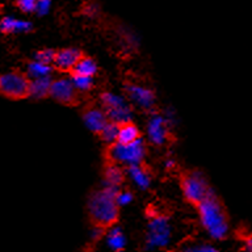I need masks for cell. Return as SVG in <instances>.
<instances>
[{"mask_svg": "<svg viewBox=\"0 0 252 252\" xmlns=\"http://www.w3.org/2000/svg\"><path fill=\"white\" fill-rule=\"evenodd\" d=\"M117 187H104L91 196L88 201V210L94 223H97L98 226H109L117 220Z\"/></svg>", "mask_w": 252, "mask_h": 252, "instance_id": "cell-1", "label": "cell"}, {"mask_svg": "<svg viewBox=\"0 0 252 252\" xmlns=\"http://www.w3.org/2000/svg\"><path fill=\"white\" fill-rule=\"evenodd\" d=\"M198 214L201 223L214 239H222L228 230L227 220L220 204L216 197L209 194L198 204Z\"/></svg>", "mask_w": 252, "mask_h": 252, "instance_id": "cell-2", "label": "cell"}, {"mask_svg": "<svg viewBox=\"0 0 252 252\" xmlns=\"http://www.w3.org/2000/svg\"><path fill=\"white\" fill-rule=\"evenodd\" d=\"M146 154L145 143L141 138L137 141L131 142V143H120L116 142L112 145L109 151L110 158L113 159L116 163L126 165H135L139 164Z\"/></svg>", "mask_w": 252, "mask_h": 252, "instance_id": "cell-3", "label": "cell"}, {"mask_svg": "<svg viewBox=\"0 0 252 252\" xmlns=\"http://www.w3.org/2000/svg\"><path fill=\"white\" fill-rule=\"evenodd\" d=\"M29 79L20 72L0 75V94L9 98H23L29 96Z\"/></svg>", "mask_w": 252, "mask_h": 252, "instance_id": "cell-4", "label": "cell"}, {"mask_svg": "<svg viewBox=\"0 0 252 252\" xmlns=\"http://www.w3.org/2000/svg\"><path fill=\"white\" fill-rule=\"evenodd\" d=\"M183 192L187 200L194 204H200L209 194H212L208 187V183L204 176L198 172L189 173L183 180Z\"/></svg>", "mask_w": 252, "mask_h": 252, "instance_id": "cell-5", "label": "cell"}, {"mask_svg": "<svg viewBox=\"0 0 252 252\" xmlns=\"http://www.w3.org/2000/svg\"><path fill=\"white\" fill-rule=\"evenodd\" d=\"M171 238V226L164 217H155L149 224V236H147V246L150 248L164 247Z\"/></svg>", "mask_w": 252, "mask_h": 252, "instance_id": "cell-6", "label": "cell"}, {"mask_svg": "<svg viewBox=\"0 0 252 252\" xmlns=\"http://www.w3.org/2000/svg\"><path fill=\"white\" fill-rule=\"evenodd\" d=\"M50 96L57 101L63 104H70L76 97V88L72 84V80L67 78H61L53 80L50 90Z\"/></svg>", "mask_w": 252, "mask_h": 252, "instance_id": "cell-7", "label": "cell"}, {"mask_svg": "<svg viewBox=\"0 0 252 252\" xmlns=\"http://www.w3.org/2000/svg\"><path fill=\"white\" fill-rule=\"evenodd\" d=\"M168 122L164 116L160 114H154L151 116L147 124V134L149 139L154 145H163L168 137Z\"/></svg>", "mask_w": 252, "mask_h": 252, "instance_id": "cell-8", "label": "cell"}, {"mask_svg": "<svg viewBox=\"0 0 252 252\" xmlns=\"http://www.w3.org/2000/svg\"><path fill=\"white\" fill-rule=\"evenodd\" d=\"M130 100L143 109H151L155 104V94L150 88L139 84H129L126 87Z\"/></svg>", "mask_w": 252, "mask_h": 252, "instance_id": "cell-9", "label": "cell"}, {"mask_svg": "<svg viewBox=\"0 0 252 252\" xmlns=\"http://www.w3.org/2000/svg\"><path fill=\"white\" fill-rule=\"evenodd\" d=\"M106 117L108 116L101 109H98V108H91V109L84 112L83 121H84L86 126L91 131H94V133H101L104 126L109 122L106 120Z\"/></svg>", "mask_w": 252, "mask_h": 252, "instance_id": "cell-10", "label": "cell"}, {"mask_svg": "<svg viewBox=\"0 0 252 252\" xmlns=\"http://www.w3.org/2000/svg\"><path fill=\"white\" fill-rule=\"evenodd\" d=\"M80 58H82V55L76 49H63L55 55L54 64L59 70H74V67L76 66V63L79 62Z\"/></svg>", "mask_w": 252, "mask_h": 252, "instance_id": "cell-11", "label": "cell"}, {"mask_svg": "<svg viewBox=\"0 0 252 252\" xmlns=\"http://www.w3.org/2000/svg\"><path fill=\"white\" fill-rule=\"evenodd\" d=\"M51 84H53V80L50 76L33 79L29 82V96L34 98H43L47 94H50Z\"/></svg>", "mask_w": 252, "mask_h": 252, "instance_id": "cell-12", "label": "cell"}, {"mask_svg": "<svg viewBox=\"0 0 252 252\" xmlns=\"http://www.w3.org/2000/svg\"><path fill=\"white\" fill-rule=\"evenodd\" d=\"M106 116L110 118V121L114 122V124H121V125H125V124H129L131 117H133V113H131V109H130L127 101L125 104H121V105L114 106V108H110V109H106Z\"/></svg>", "mask_w": 252, "mask_h": 252, "instance_id": "cell-13", "label": "cell"}, {"mask_svg": "<svg viewBox=\"0 0 252 252\" xmlns=\"http://www.w3.org/2000/svg\"><path fill=\"white\" fill-rule=\"evenodd\" d=\"M32 29V24L29 21H24V20H17L13 17H4L0 21V31L5 32V33H24V32H29Z\"/></svg>", "mask_w": 252, "mask_h": 252, "instance_id": "cell-14", "label": "cell"}, {"mask_svg": "<svg viewBox=\"0 0 252 252\" xmlns=\"http://www.w3.org/2000/svg\"><path fill=\"white\" fill-rule=\"evenodd\" d=\"M126 172H127L130 180L133 181L139 189H147L150 187V183H151L150 175L139 164L129 165Z\"/></svg>", "mask_w": 252, "mask_h": 252, "instance_id": "cell-15", "label": "cell"}, {"mask_svg": "<svg viewBox=\"0 0 252 252\" xmlns=\"http://www.w3.org/2000/svg\"><path fill=\"white\" fill-rule=\"evenodd\" d=\"M51 74V66L46 63L38 62V61H32L27 67V76L28 79H39V78H47Z\"/></svg>", "mask_w": 252, "mask_h": 252, "instance_id": "cell-16", "label": "cell"}, {"mask_svg": "<svg viewBox=\"0 0 252 252\" xmlns=\"http://www.w3.org/2000/svg\"><path fill=\"white\" fill-rule=\"evenodd\" d=\"M97 72V66L92 58L88 57H82L74 67V74L76 75H84V76H94Z\"/></svg>", "mask_w": 252, "mask_h": 252, "instance_id": "cell-17", "label": "cell"}, {"mask_svg": "<svg viewBox=\"0 0 252 252\" xmlns=\"http://www.w3.org/2000/svg\"><path fill=\"white\" fill-rule=\"evenodd\" d=\"M139 139V130L131 122L120 126V134H118V141L120 143H131V142Z\"/></svg>", "mask_w": 252, "mask_h": 252, "instance_id": "cell-18", "label": "cell"}, {"mask_svg": "<svg viewBox=\"0 0 252 252\" xmlns=\"http://www.w3.org/2000/svg\"><path fill=\"white\" fill-rule=\"evenodd\" d=\"M124 172L117 164L108 165L105 169V187H117L122 183Z\"/></svg>", "mask_w": 252, "mask_h": 252, "instance_id": "cell-19", "label": "cell"}, {"mask_svg": "<svg viewBox=\"0 0 252 252\" xmlns=\"http://www.w3.org/2000/svg\"><path fill=\"white\" fill-rule=\"evenodd\" d=\"M101 138L106 143H112L114 145L118 141V134H120V125L114 124V122L109 121L104 126V129L101 130Z\"/></svg>", "mask_w": 252, "mask_h": 252, "instance_id": "cell-20", "label": "cell"}, {"mask_svg": "<svg viewBox=\"0 0 252 252\" xmlns=\"http://www.w3.org/2000/svg\"><path fill=\"white\" fill-rule=\"evenodd\" d=\"M108 244L116 252L124 248V246H125V236H124L120 228L114 227L110 230L109 235H108Z\"/></svg>", "mask_w": 252, "mask_h": 252, "instance_id": "cell-21", "label": "cell"}, {"mask_svg": "<svg viewBox=\"0 0 252 252\" xmlns=\"http://www.w3.org/2000/svg\"><path fill=\"white\" fill-rule=\"evenodd\" d=\"M101 101L105 106V109H110V108H114V106L121 105V104H125L126 100L122 97L121 94H112V92H105L102 94Z\"/></svg>", "mask_w": 252, "mask_h": 252, "instance_id": "cell-22", "label": "cell"}, {"mask_svg": "<svg viewBox=\"0 0 252 252\" xmlns=\"http://www.w3.org/2000/svg\"><path fill=\"white\" fill-rule=\"evenodd\" d=\"M72 84L76 88V91H88L94 84V80L91 76H84V75H72Z\"/></svg>", "mask_w": 252, "mask_h": 252, "instance_id": "cell-23", "label": "cell"}, {"mask_svg": "<svg viewBox=\"0 0 252 252\" xmlns=\"http://www.w3.org/2000/svg\"><path fill=\"white\" fill-rule=\"evenodd\" d=\"M55 53L54 50H51V49H45V50L38 51L37 54H35V61H38V62L46 63V64H51V63H54L55 61Z\"/></svg>", "mask_w": 252, "mask_h": 252, "instance_id": "cell-24", "label": "cell"}, {"mask_svg": "<svg viewBox=\"0 0 252 252\" xmlns=\"http://www.w3.org/2000/svg\"><path fill=\"white\" fill-rule=\"evenodd\" d=\"M16 1H17V5L20 7V9L27 12V13L35 11L37 3H38V0H16Z\"/></svg>", "mask_w": 252, "mask_h": 252, "instance_id": "cell-25", "label": "cell"}, {"mask_svg": "<svg viewBox=\"0 0 252 252\" xmlns=\"http://www.w3.org/2000/svg\"><path fill=\"white\" fill-rule=\"evenodd\" d=\"M116 201H117L118 206H125V205H129L133 201V194L127 192V190L118 192L117 197H116Z\"/></svg>", "mask_w": 252, "mask_h": 252, "instance_id": "cell-26", "label": "cell"}, {"mask_svg": "<svg viewBox=\"0 0 252 252\" xmlns=\"http://www.w3.org/2000/svg\"><path fill=\"white\" fill-rule=\"evenodd\" d=\"M50 7H51V0H38L37 8H35V12H37L38 15L43 16L50 11Z\"/></svg>", "mask_w": 252, "mask_h": 252, "instance_id": "cell-27", "label": "cell"}, {"mask_svg": "<svg viewBox=\"0 0 252 252\" xmlns=\"http://www.w3.org/2000/svg\"><path fill=\"white\" fill-rule=\"evenodd\" d=\"M185 252H217L216 250L210 246H196V247H190Z\"/></svg>", "mask_w": 252, "mask_h": 252, "instance_id": "cell-28", "label": "cell"}, {"mask_svg": "<svg viewBox=\"0 0 252 252\" xmlns=\"http://www.w3.org/2000/svg\"><path fill=\"white\" fill-rule=\"evenodd\" d=\"M244 246L248 252H252V234L244 238Z\"/></svg>", "mask_w": 252, "mask_h": 252, "instance_id": "cell-29", "label": "cell"}, {"mask_svg": "<svg viewBox=\"0 0 252 252\" xmlns=\"http://www.w3.org/2000/svg\"><path fill=\"white\" fill-rule=\"evenodd\" d=\"M173 165H175V161L172 159H168V160H165V167L167 168H172Z\"/></svg>", "mask_w": 252, "mask_h": 252, "instance_id": "cell-30", "label": "cell"}, {"mask_svg": "<svg viewBox=\"0 0 252 252\" xmlns=\"http://www.w3.org/2000/svg\"><path fill=\"white\" fill-rule=\"evenodd\" d=\"M117 252H121V251H117Z\"/></svg>", "mask_w": 252, "mask_h": 252, "instance_id": "cell-31", "label": "cell"}]
</instances>
